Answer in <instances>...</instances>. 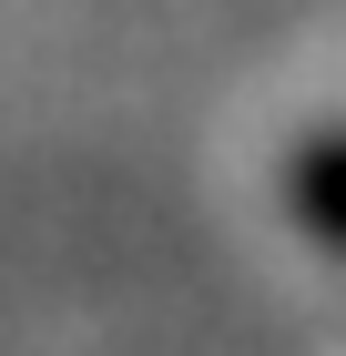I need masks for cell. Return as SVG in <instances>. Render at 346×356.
I'll return each instance as SVG.
<instances>
[{
	"instance_id": "cell-1",
	"label": "cell",
	"mask_w": 346,
	"mask_h": 356,
	"mask_svg": "<svg viewBox=\"0 0 346 356\" xmlns=\"http://www.w3.org/2000/svg\"><path fill=\"white\" fill-rule=\"evenodd\" d=\"M306 193H316V224L346 234V143H326L316 163H306Z\"/></svg>"
}]
</instances>
